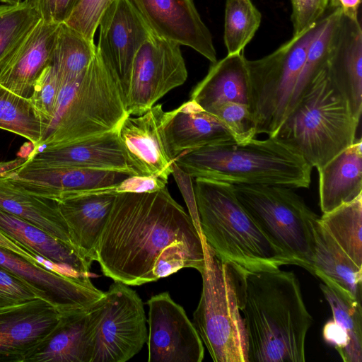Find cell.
Masks as SVG:
<instances>
[{"label": "cell", "mask_w": 362, "mask_h": 362, "mask_svg": "<svg viewBox=\"0 0 362 362\" xmlns=\"http://www.w3.org/2000/svg\"><path fill=\"white\" fill-rule=\"evenodd\" d=\"M95 261L114 281L140 286L183 268L201 272L202 237L166 187L117 194L100 236Z\"/></svg>", "instance_id": "obj_1"}, {"label": "cell", "mask_w": 362, "mask_h": 362, "mask_svg": "<svg viewBox=\"0 0 362 362\" xmlns=\"http://www.w3.org/2000/svg\"><path fill=\"white\" fill-rule=\"evenodd\" d=\"M241 314L248 362L305 361L313 317L295 274L279 267L246 269Z\"/></svg>", "instance_id": "obj_2"}, {"label": "cell", "mask_w": 362, "mask_h": 362, "mask_svg": "<svg viewBox=\"0 0 362 362\" xmlns=\"http://www.w3.org/2000/svg\"><path fill=\"white\" fill-rule=\"evenodd\" d=\"M175 162L192 178L230 185H280L308 188L310 165L293 149L274 137L214 144L178 155Z\"/></svg>", "instance_id": "obj_3"}, {"label": "cell", "mask_w": 362, "mask_h": 362, "mask_svg": "<svg viewBox=\"0 0 362 362\" xmlns=\"http://www.w3.org/2000/svg\"><path fill=\"white\" fill-rule=\"evenodd\" d=\"M127 116L121 82L96 47L83 74L59 82L54 111L38 148L117 131Z\"/></svg>", "instance_id": "obj_4"}, {"label": "cell", "mask_w": 362, "mask_h": 362, "mask_svg": "<svg viewBox=\"0 0 362 362\" xmlns=\"http://www.w3.org/2000/svg\"><path fill=\"white\" fill-rule=\"evenodd\" d=\"M358 124L332 83L327 66L312 81L274 138L318 169L354 143Z\"/></svg>", "instance_id": "obj_5"}, {"label": "cell", "mask_w": 362, "mask_h": 362, "mask_svg": "<svg viewBox=\"0 0 362 362\" xmlns=\"http://www.w3.org/2000/svg\"><path fill=\"white\" fill-rule=\"evenodd\" d=\"M194 179L202 235L218 255L248 270L294 264L262 232L232 185Z\"/></svg>", "instance_id": "obj_6"}, {"label": "cell", "mask_w": 362, "mask_h": 362, "mask_svg": "<svg viewBox=\"0 0 362 362\" xmlns=\"http://www.w3.org/2000/svg\"><path fill=\"white\" fill-rule=\"evenodd\" d=\"M202 237V291L193 324L214 361L248 362L241 314L246 269L221 257Z\"/></svg>", "instance_id": "obj_7"}, {"label": "cell", "mask_w": 362, "mask_h": 362, "mask_svg": "<svg viewBox=\"0 0 362 362\" xmlns=\"http://www.w3.org/2000/svg\"><path fill=\"white\" fill-rule=\"evenodd\" d=\"M243 208L270 242L295 265L314 274V226L319 216L292 188L232 185Z\"/></svg>", "instance_id": "obj_8"}, {"label": "cell", "mask_w": 362, "mask_h": 362, "mask_svg": "<svg viewBox=\"0 0 362 362\" xmlns=\"http://www.w3.org/2000/svg\"><path fill=\"white\" fill-rule=\"evenodd\" d=\"M320 19L272 53L258 59H247L251 87L250 107L257 134L274 137L286 117L294 87Z\"/></svg>", "instance_id": "obj_9"}, {"label": "cell", "mask_w": 362, "mask_h": 362, "mask_svg": "<svg viewBox=\"0 0 362 362\" xmlns=\"http://www.w3.org/2000/svg\"><path fill=\"white\" fill-rule=\"evenodd\" d=\"M187 78L180 45L153 32L138 49L125 91L129 115L139 116Z\"/></svg>", "instance_id": "obj_10"}, {"label": "cell", "mask_w": 362, "mask_h": 362, "mask_svg": "<svg viewBox=\"0 0 362 362\" xmlns=\"http://www.w3.org/2000/svg\"><path fill=\"white\" fill-rule=\"evenodd\" d=\"M147 319L144 304L128 285L114 281L105 292L91 362H126L147 341Z\"/></svg>", "instance_id": "obj_11"}, {"label": "cell", "mask_w": 362, "mask_h": 362, "mask_svg": "<svg viewBox=\"0 0 362 362\" xmlns=\"http://www.w3.org/2000/svg\"><path fill=\"white\" fill-rule=\"evenodd\" d=\"M148 362H201L203 342L184 308L168 292L148 300Z\"/></svg>", "instance_id": "obj_12"}, {"label": "cell", "mask_w": 362, "mask_h": 362, "mask_svg": "<svg viewBox=\"0 0 362 362\" xmlns=\"http://www.w3.org/2000/svg\"><path fill=\"white\" fill-rule=\"evenodd\" d=\"M170 111L155 105L139 116H127L117 129L119 142L138 175L155 176L168 182L175 161L165 128Z\"/></svg>", "instance_id": "obj_13"}, {"label": "cell", "mask_w": 362, "mask_h": 362, "mask_svg": "<svg viewBox=\"0 0 362 362\" xmlns=\"http://www.w3.org/2000/svg\"><path fill=\"white\" fill-rule=\"evenodd\" d=\"M0 266L33 287L61 314L89 308L105 295L90 278L65 275L1 246Z\"/></svg>", "instance_id": "obj_14"}, {"label": "cell", "mask_w": 362, "mask_h": 362, "mask_svg": "<svg viewBox=\"0 0 362 362\" xmlns=\"http://www.w3.org/2000/svg\"><path fill=\"white\" fill-rule=\"evenodd\" d=\"M98 28L97 49L115 71L125 93L135 55L153 31L129 0H115Z\"/></svg>", "instance_id": "obj_15"}, {"label": "cell", "mask_w": 362, "mask_h": 362, "mask_svg": "<svg viewBox=\"0 0 362 362\" xmlns=\"http://www.w3.org/2000/svg\"><path fill=\"white\" fill-rule=\"evenodd\" d=\"M156 35L189 47L209 59H216L211 34L194 0H129Z\"/></svg>", "instance_id": "obj_16"}, {"label": "cell", "mask_w": 362, "mask_h": 362, "mask_svg": "<svg viewBox=\"0 0 362 362\" xmlns=\"http://www.w3.org/2000/svg\"><path fill=\"white\" fill-rule=\"evenodd\" d=\"M104 305L105 295L89 308L62 314L24 362H91Z\"/></svg>", "instance_id": "obj_17"}, {"label": "cell", "mask_w": 362, "mask_h": 362, "mask_svg": "<svg viewBox=\"0 0 362 362\" xmlns=\"http://www.w3.org/2000/svg\"><path fill=\"white\" fill-rule=\"evenodd\" d=\"M61 315L42 298L0 308V361L24 362L55 327Z\"/></svg>", "instance_id": "obj_18"}, {"label": "cell", "mask_w": 362, "mask_h": 362, "mask_svg": "<svg viewBox=\"0 0 362 362\" xmlns=\"http://www.w3.org/2000/svg\"><path fill=\"white\" fill-rule=\"evenodd\" d=\"M129 175L107 170L35 165L27 161L20 168L5 175L27 192L53 201L117 184Z\"/></svg>", "instance_id": "obj_19"}, {"label": "cell", "mask_w": 362, "mask_h": 362, "mask_svg": "<svg viewBox=\"0 0 362 362\" xmlns=\"http://www.w3.org/2000/svg\"><path fill=\"white\" fill-rule=\"evenodd\" d=\"M27 163L35 165L107 170L138 175L119 142L117 130L93 138L33 151Z\"/></svg>", "instance_id": "obj_20"}, {"label": "cell", "mask_w": 362, "mask_h": 362, "mask_svg": "<svg viewBox=\"0 0 362 362\" xmlns=\"http://www.w3.org/2000/svg\"><path fill=\"white\" fill-rule=\"evenodd\" d=\"M59 23L41 20L0 69V84L29 98L33 86L52 64Z\"/></svg>", "instance_id": "obj_21"}, {"label": "cell", "mask_w": 362, "mask_h": 362, "mask_svg": "<svg viewBox=\"0 0 362 362\" xmlns=\"http://www.w3.org/2000/svg\"><path fill=\"white\" fill-rule=\"evenodd\" d=\"M0 231L67 276L90 278L91 262L73 246L35 225L0 209Z\"/></svg>", "instance_id": "obj_22"}, {"label": "cell", "mask_w": 362, "mask_h": 362, "mask_svg": "<svg viewBox=\"0 0 362 362\" xmlns=\"http://www.w3.org/2000/svg\"><path fill=\"white\" fill-rule=\"evenodd\" d=\"M327 72L346 100L351 114L359 122L362 112V29L359 20L353 21L343 15Z\"/></svg>", "instance_id": "obj_23"}, {"label": "cell", "mask_w": 362, "mask_h": 362, "mask_svg": "<svg viewBox=\"0 0 362 362\" xmlns=\"http://www.w3.org/2000/svg\"><path fill=\"white\" fill-rule=\"evenodd\" d=\"M115 196L109 193L81 194L55 201L74 246L91 263L95 261L97 247Z\"/></svg>", "instance_id": "obj_24"}, {"label": "cell", "mask_w": 362, "mask_h": 362, "mask_svg": "<svg viewBox=\"0 0 362 362\" xmlns=\"http://www.w3.org/2000/svg\"><path fill=\"white\" fill-rule=\"evenodd\" d=\"M165 133L174 159L182 153L199 147L235 141L216 116L191 99L170 111Z\"/></svg>", "instance_id": "obj_25"}, {"label": "cell", "mask_w": 362, "mask_h": 362, "mask_svg": "<svg viewBox=\"0 0 362 362\" xmlns=\"http://www.w3.org/2000/svg\"><path fill=\"white\" fill-rule=\"evenodd\" d=\"M190 99L206 111L226 102L250 107V81L243 52L227 54L213 63L205 77L194 87Z\"/></svg>", "instance_id": "obj_26"}, {"label": "cell", "mask_w": 362, "mask_h": 362, "mask_svg": "<svg viewBox=\"0 0 362 362\" xmlns=\"http://www.w3.org/2000/svg\"><path fill=\"white\" fill-rule=\"evenodd\" d=\"M322 214L350 202L362 194L361 139L317 169Z\"/></svg>", "instance_id": "obj_27"}, {"label": "cell", "mask_w": 362, "mask_h": 362, "mask_svg": "<svg viewBox=\"0 0 362 362\" xmlns=\"http://www.w3.org/2000/svg\"><path fill=\"white\" fill-rule=\"evenodd\" d=\"M0 209L75 247L57 202L27 192L5 175L0 176Z\"/></svg>", "instance_id": "obj_28"}, {"label": "cell", "mask_w": 362, "mask_h": 362, "mask_svg": "<svg viewBox=\"0 0 362 362\" xmlns=\"http://www.w3.org/2000/svg\"><path fill=\"white\" fill-rule=\"evenodd\" d=\"M314 274L330 280L361 302L362 267L341 250L319 218L314 226Z\"/></svg>", "instance_id": "obj_29"}, {"label": "cell", "mask_w": 362, "mask_h": 362, "mask_svg": "<svg viewBox=\"0 0 362 362\" xmlns=\"http://www.w3.org/2000/svg\"><path fill=\"white\" fill-rule=\"evenodd\" d=\"M320 288L330 305L334 322L348 339L344 362H362L361 302L330 280L320 278Z\"/></svg>", "instance_id": "obj_30"}, {"label": "cell", "mask_w": 362, "mask_h": 362, "mask_svg": "<svg viewBox=\"0 0 362 362\" xmlns=\"http://www.w3.org/2000/svg\"><path fill=\"white\" fill-rule=\"evenodd\" d=\"M342 16L341 10L334 9L320 19L319 29L309 46L294 87L288 114L298 102L316 75L327 66L337 39Z\"/></svg>", "instance_id": "obj_31"}, {"label": "cell", "mask_w": 362, "mask_h": 362, "mask_svg": "<svg viewBox=\"0 0 362 362\" xmlns=\"http://www.w3.org/2000/svg\"><path fill=\"white\" fill-rule=\"evenodd\" d=\"M319 221L347 256L362 267V194L323 214Z\"/></svg>", "instance_id": "obj_32"}, {"label": "cell", "mask_w": 362, "mask_h": 362, "mask_svg": "<svg viewBox=\"0 0 362 362\" xmlns=\"http://www.w3.org/2000/svg\"><path fill=\"white\" fill-rule=\"evenodd\" d=\"M96 52L93 42L64 23H59L53 50L52 65L59 82L77 78L83 74Z\"/></svg>", "instance_id": "obj_33"}, {"label": "cell", "mask_w": 362, "mask_h": 362, "mask_svg": "<svg viewBox=\"0 0 362 362\" xmlns=\"http://www.w3.org/2000/svg\"><path fill=\"white\" fill-rule=\"evenodd\" d=\"M46 128L29 98L18 95L0 84V129L28 139L36 151Z\"/></svg>", "instance_id": "obj_34"}, {"label": "cell", "mask_w": 362, "mask_h": 362, "mask_svg": "<svg viewBox=\"0 0 362 362\" xmlns=\"http://www.w3.org/2000/svg\"><path fill=\"white\" fill-rule=\"evenodd\" d=\"M261 20V13L251 0H226L223 40L228 55L243 52Z\"/></svg>", "instance_id": "obj_35"}, {"label": "cell", "mask_w": 362, "mask_h": 362, "mask_svg": "<svg viewBox=\"0 0 362 362\" xmlns=\"http://www.w3.org/2000/svg\"><path fill=\"white\" fill-rule=\"evenodd\" d=\"M41 20L25 0L0 6V69Z\"/></svg>", "instance_id": "obj_36"}, {"label": "cell", "mask_w": 362, "mask_h": 362, "mask_svg": "<svg viewBox=\"0 0 362 362\" xmlns=\"http://www.w3.org/2000/svg\"><path fill=\"white\" fill-rule=\"evenodd\" d=\"M207 112L216 116L226 126L238 144L248 142L257 135L255 118L247 105L226 102Z\"/></svg>", "instance_id": "obj_37"}, {"label": "cell", "mask_w": 362, "mask_h": 362, "mask_svg": "<svg viewBox=\"0 0 362 362\" xmlns=\"http://www.w3.org/2000/svg\"><path fill=\"white\" fill-rule=\"evenodd\" d=\"M115 0H76L69 15L63 22L94 42V35L100 19Z\"/></svg>", "instance_id": "obj_38"}, {"label": "cell", "mask_w": 362, "mask_h": 362, "mask_svg": "<svg viewBox=\"0 0 362 362\" xmlns=\"http://www.w3.org/2000/svg\"><path fill=\"white\" fill-rule=\"evenodd\" d=\"M59 90V79L51 64L41 73L29 97L47 127L54 111Z\"/></svg>", "instance_id": "obj_39"}, {"label": "cell", "mask_w": 362, "mask_h": 362, "mask_svg": "<svg viewBox=\"0 0 362 362\" xmlns=\"http://www.w3.org/2000/svg\"><path fill=\"white\" fill-rule=\"evenodd\" d=\"M35 298L42 297L33 287L0 266V308Z\"/></svg>", "instance_id": "obj_40"}, {"label": "cell", "mask_w": 362, "mask_h": 362, "mask_svg": "<svg viewBox=\"0 0 362 362\" xmlns=\"http://www.w3.org/2000/svg\"><path fill=\"white\" fill-rule=\"evenodd\" d=\"M293 36L300 34L315 24L327 8L328 0H291Z\"/></svg>", "instance_id": "obj_41"}, {"label": "cell", "mask_w": 362, "mask_h": 362, "mask_svg": "<svg viewBox=\"0 0 362 362\" xmlns=\"http://www.w3.org/2000/svg\"><path fill=\"white\" fill-rule=\"evenodd\" d=\"M171 175L174 177V179L185 199L192 221L197 231L202 236L194 189L192 181V177L177 166L175 161L173 163V172Z\"/></svg>", "instance_id": "obj_42"}, {"label": "cell", "mask_w": 362, "mask_h": 362, "mask_svg": "<svg viewBox=\"0 0 362 362\" xmlns=\"http://www.w3.org/2000/svg\"><path fill=\"white\" fill-rule=\"evenodd\" d=\"M361 0H328L327 6L339 9L343 15L353 21L358 20V8Z\"/></svg>", "instance_id": "obj_43"}, {"label": "cell", "mask_w": 362, "mask_h": 362, "mask_svg": "<svg viewBox=\"0 0 362 362\" xmlns=\"http://www.w3.org/2000/svg\"><path fill=\"white\" fill-rule=\"evenodd\" d=\"M0 246L8 249L32 262L42 264L38 257L17 241L12 240L0 231Z\"/></svg>", "instance_id": "obj_44"}, {"label": "cell", "mask_w": 362, "mask_h": 362, "mask_svg": "<svg viewBox=\"0 0 362 362\" xmlns=\"http://www.w3.org/2000/svg\"><path fill=\"white\" fill-rule=\"evenodd\" d=\"M35 8L42 20L47 22L54 21V11L57 0H25ZM55 22V21H54Z\"/></svg>", "instance_id": "obj_45"}, {"label": "cell", "mask_w": 362, "mask_h": 362, "mask_svg": "<svg viewBox=\"0 0 362 362\" xmlns=\"http://www.w3.org/2000/svg\"><path fill=\"white\" fill-rule=\"evenodd\" d=\"M76 1V0H57L54 21L58 23L64 22L69 15Z\"/></svg>", "instance_id": "obj_46"}, {"label": "cell", "mask_w": 362, "mask_h": 362, "mask_svg": "<svg viewBox=\"0 0 362 362\" xmlns=\"http://www.w3.org/2000/svg\"><path fill=\"white\" fill-rule=\"evenodd\" d=\"M28 157H18L8 161H0V176L7 175L23 165Z\"/></svg>", "instance_id": "obj_47"}, {"label": "cell", "mask_w": 362, "mask_h": 362, "mask_svg": "<svg viewBox=\"0 0 362 362\" xmlns=\"http://www.w3.org/2000/svg\"><path fill=\"white\" fill-rule=\"evenodd\" d=\"M1 2L5 3L6 4L12 5L16 4L21 1V0H0Z\"/></svg>", "instance_id": "obj_48"}]
</instances>
